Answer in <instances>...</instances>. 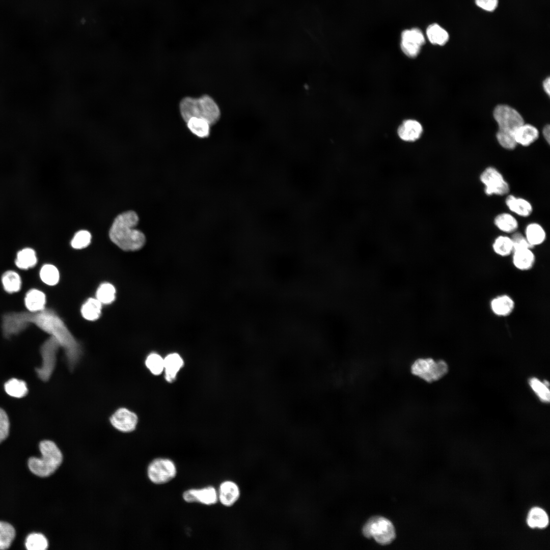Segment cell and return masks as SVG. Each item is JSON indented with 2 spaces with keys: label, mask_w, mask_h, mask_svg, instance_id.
I'll list each match as a JSON object with an SVG mask.
<instances>
[{
  "label": "cell",
  "mask_w": 550,
  "mask_h": 550,
  "mask_svg": "<svg viewBox=\"0 0 550 550\" xmlns=\"http://www.w3.org/2000/svg\"><path fill=\"white\" fill-rule=\"evenodd\" d=\"M505 204L510 211L520 217H528L533 211V206L528 200L513 195H508Z\"/></svg>",
  "instance_id": "obj_15"
},
{
  "label": "cell",
  "mask_w": 550,
  "mask_h": 550,
  "mask_svg": "<svg viewBox=\"0 0 550 550\" xmlns=\"http://www.w3.org/2000/svg\"><path fill=\"white\" fill-rule=\"evenodd\" d=\"M426 35L429 41L433 44L445 45L448 41V33L438 24L434 23L428 26Z\"/></svg>",
  "instance_id": "obj_27"
},
{
  "label": "cell",
  "mask_w": 550,
  "mask_h": 550,
  "mask_svg": "<svg viewBox=\"0 0 550 550\" xmlns=\"http://www.w3.org/2000/svg\"><path fill=\"white\" fill-rule=\"evenodd\" d=\"M524 235L533 248L543 244L546 238V233L544 228L536 222L530 223L526 226Z\"/></svg>",
  "instance_id": "obj_19"
},
{
  "label": "cell",
  "mask_w": 550,
  "mask_h": 550,
  "mask_svg": "<svg viewBox=\"0 0 550 550\" xmlns=\"http://www.w3.org/2000/svg\"><path fill=\"white\" fill-rule=\"evenodd\" d=\"M39 449L41 457H31L28 461V466L35 475L41 477H48L52 474L61 464L63 455L56 444L49 440L41 442Z\"/></svg>",
  "instance_id": "obj_5"
},
{
  "label": "cell",
  "mask_w": 550,
  "mask_h": 550,
  "mask_svg": "<svg viewBox=\"0 0 550 550\" xmlns=\"http://www.w3.org/2000/svg\"><path fill=\"white\" fill-rule=\"evenodd\" d=\"M539 136V131L534 126L524 123L517 130L515 140L517 144L527 147L533 143Z\"/></svg>",
  "instance_id": "obj_21"
},
{
  "label": "cell",
  "mask_w": 550,
  "mask_h": 550,
  "mask_svg": "<svg viewBox=\"0 0 550 550\" xmlns=\"http://www.w3.org/2000/svg\"><path fill=\"white\" fill-rule=\"evenodd\" d=\"M448 371L447 364L443 360L435 361L431 358H420L411 366L413 374L428 382L437 381Z\"/></svg>",
  "instance_id": "obj_6"
},
{
  "label": "cell",
  "mask_w": 550,
  "mask_h": 550,
  "mask_svg": "<svg viewBox=\"0 0 550 550\" xmlns=\"http://www.w3.org/2000/svg\"><path fill=\"white\" fill-rule=\"evenodd\" d=\"M398 135L400 139L406 142L418 140L423 132L421 124L416 120L404 121L398 129Z\"/></svg>",
  "instance_id": "obj_17"
},
{
  "label": "cell",
  "mask_w": 550,
  "mask_h": 550,
  "mask_svg": "<svg viewBox=\"0 0 550 550\" xmlns=\"http://www.w3.org/2000/svg\"><path fill=\"white\" fill-rule=\"evenodd\" d=\"M493 223L500 231L505 233L512 234L517 231L519 226L516 217L508 212H502L497 215Z\"/></svg>",
  "instance_id": "obj_22"
},
{
  "label": "cell",
  "mask_w": 550,
  "mask_h": 550,
  "mask_svg": "<svg viewBox=\"0 0 550 550\" xmlns=\"http://www.w3.org/2000/svg\"><path fill=\"white\" fill-rule=\"evenodd\" d=\"M493 117L499 126L497 139L500 145L507 150H513L517 146L515 134L524 123L520 114L507 105H499L493 111Z\"/></svg>",
  "instance_id": "obj_3"
},
{
  "label": "cell",
  "mask_w": 550,
  "mask_h": 550,
  "mask_svg": "<svg viewBox=\"0 0 550 550\" xmlns=\"http://www.w3.org/2000/svg\"><path fill=\"white\" fill-rule=\"evenodd\" d=\"M218 500L226 507L233 506L239 499L240 490L234 481L226 480L219 485L217 491Z\"/></svg>",
  "instance_id": "obj_14"
},
{
  "label": "cell",
  "mask_w": 550,
  "mask_h": 550,
  "mask_svg": "<svg viewBox=\"0 0 550 550\" xmlns=\"http://www.w3.org/2000/svg\"><path fill=\"white\" fill-rule=\"evenodd\" d=\"M4 388L6 392L10 396L15 398H21L28 393V390L26 383L17 378H11L7 381Z\"/></svg>",
  "instance_id": "obj_29"
},
{
  "label": "cell",
  "mask_w": 550,
  "mask_h": 550,
  "mask_svg": "<svg viewBox=\"0 0 550 550\" xmlns=\"http://www.w3.org/2000/svg\"><path fill=\"white\" fill-rule=\"evenodd\" d=\"M177 468L174 461L168 458H157L149 464L147 475L149 480L156 484H166L176 476Z\"/></svg>",
  "instance_id": "obj_9"
},
{
  "label": "cell",
  "mask_w": 550,
  "mask_h": 550,
  "mask_svg": "<svg viewBox=\"0 0 550 550\" xmlns=\"http://www.w3.org/2000/svg\"><path fill=\"white\" fill-rule=\"evenodd\" d=\"M91 240V235L87 230L77 232L71 241L72 247L75 249H81L88 246Z\"/></svg>",
  "instance_id": "obj_38"
},
{
  "label": "cell",
  "mask_w": 550,
  "mask_h": 550,
  "mask_svg": "<svg viewBox=\"0 0 550 550\" xmlns=\"http://www.w3.org/2000/svg\"><path fill=\"white\" fill-rule=\"evenodd\" d=\"M40 277L45 284L50 286L55 285L59 281V272L54 265L45 264L40 269Z\"/></svg>",
  "instance_id": "obj_34"
},
{
  "label": "cell",
  "mask_w": 550,
  "mask_h": 550,
  "mask_svg": "<svg viewBox=\"0 0 550 550\" xmlns=\"http://www.w3.org/2000/svg\"><path fill=\"white\" fill-rule=\"evenodd\" d=\"M37 262L35 251L31 248H26L20 250L17 254L15 261L16 266L22 269H28L34 267Z\"/></svg>",
  "instance_id": "obj_24"
},
{
  "label": "cell",
  "mask_w": 550,
  "mask_h": 550,
  "mask_svg": "<svg viewBox=\"0 0 550 550\" xmlns=\"http://www.w3.org/2000/svg\"><path fill=\"white\" fill-rule=\"evenodd\" d=\"M145 364L151 373L154 375L160 374L164 369L163 359L155 353H151L147 356Z\"/></svg>",
  "instance_id": "obj_37"
},
{
  "label": "cell",
  "mask_w": 550,
  "mask_h": 550,
  "mask_svg": "<svg viewBox=\"0 0 550 550\" xmlns=\"http://www.w3.org/2000/svg\"><path fill=\"white\" fill-rule=\"evenodd\" d=\"M26 308L32 313H36L44 310L46 296L41 291L32 289L28 291L24 297Z\"/></svg>",
  "instance_id": "obj_20"
},
{
  "label": "cell",
  "mask_w": 550,
  "mask_h": 550,
  "mask_svg": "<svg viewBox=\"0 0 550 550\" xmlns=\"http://www.w3.org/2000/svg\"><path fill=\"white\" fill-rule=\"evenodd\" d=\"M529 383L531 389L542 402L545 403L549 402V383L547 380L542 382L537 378L532 377L529 379Z\"/></svg>",
  "instance_id": "obj_32"
},
{
  "label": "cell",
  "mask_w": 550,
  "mask_h": 550,
  "mask_svg": "<svg viewBox=\"0 0 550 550\" xmlns=\"http://www.w3.org/2000/svg\"><path fill=\"white\" fill-rule=\"evenodd\" d=\"M492 248L495 254L503 257L512 255L514 251L511 237L506 235L497 237L492 244Z\"/></svg>",
  "instance_id": "obj_25"
},
{
  "label": "cell",
  "mask_w": 550,
  "mask_h": 550,
  "mask_svg": "<svg viewBox=\"0 0 550 550\" xmlns=\"http://www.w3.org/2000/svg\"><path fill=\"white\" fill-rule=\"evenodd\" d=\"M139 222L137 214L128 211L118 215L109 232V236L116 245L125 251L141 249L146 242L145 235L134 229Z\"/></svg>",
  "instance_id": "obj_2"
},
{
  "label": "cell",
  "mask_w": 550,
  "mask_h": 550,
  "mask_svg": "<svg viewBox=\"0 0 550 550\" xmlns=\"http://www.w3.org/2000/svg\"><path fill=\"white\" fill-rule=\"evenodd\" d=\"M116 289L110 283H104L98 288L96 298L103 304H111L115 299Z\"/></svg>",
  "instance_id": "obj_35"
},
{
  "label": "cell",
  "mask_w": 550,
  "mask_h": 550,
  "mask_svg": "<svg viewBox=\"0 0 550 550\" xmlns=\"http://www.w3.org/2000/svg\"><path fill=\"white\" fill-rule=\"evenodd\" d=\"M58 342L50 337L42 345L40 349L42 359L40 367L36 369L38 377L43 381L50 378L56 366L57 353L60 347Z\"/></svg>",
  "instance_id": "obj_10"
},
{
  "label": "cell",
  "mask_w": 550,
  "mask_h": 550,
  "mask_svg": "<svg viewBox=\"0 0 550 550\" xmlns=\"http://www.w3.org/2000/svg\"><path fill=\"white\" fill-rule=\"evenodd\" d=\"M180 110L183 120L187 122L192 117L206 121L210 125L219 119V109L215 101L208 95L199 98L186 97L180 103Z\"/></svg>",
  "instance_id": "obj_4"
},
{
  "label": "cell",
  "mask_w": 550,
  "mask_h": 550,
  "mask_svg": "<svg viewBox=\"0 0 550 550\" xmlns=\"http://www.w3.org/2000/svg\"><path fill=\"white\" fill-rule=\"evenodd\" d=\"M532 249L526 248L515 250L512 254L514 266L520 271H527L535 265L536 257Z\"/></svg>",
  "instance_id": "obj_16"
},
{
  "label": "cell",
  "mask_w": 550,
  "mask_h": 550,
  "mask_svg": "<svg viewBox=\"0 0 550 550\" xmlns=\"http://www.w3.org/2000/svg\"><path fill=\"white\" fill-rule=\"evenodd\" d=\"M511 238L512 241L514 251L522 249L533 248L528 242L525 235L519 232L516 231L513 233Z\"/></svg>",
  "instance_id": "obj_40"
},
{
  "label": "cell",
  "mask_w": 550,
  "mask_h": 550,
  "mask_svg": "<svg viewBox=\"0 0 550 550\" xmlns=\"http://www.w3.org/2000/svg\"><path fill=\"white\" fill-rule=\"evenodd\" d=\"M187 126L190 131L200 138H206L209 134L210 125L201 118L192 117L187 122Z\"/></svg>",
  "instance_id": "obj_31"
},
{
  "label": "cell",
  "mask_w": 550,
  "mask_h": 550,
  "mask_svg": "<svg viewBox=\"0 0 550 550\" xmlns=\"http://www.w3.org/2000/svg\"><path fill=\"white\" fill-rule=\"evenodd\" d=\"M2 283L5 290L9 293L17 292L21 286V280L18 273L13 270H8L2 276Z\"/></svg>",
  "instance_id": "obj_28"
},
{
  "label": "cell",
  "mask_w": 550,
  "mask_h": 550,
  "mask_svg": "<svg viewBox=\"0 0 550 550\" xmlns=\"http://www.w3.org/2000/svg\"><path fill=\"white\" fill-rule=\"evenodd\" d=\"M367 538H373L379 544L387 545L395 538V531L393 524L388 519L376 516L370 518L362 530Z\"/></svg>",
  "instance_id": "obj_7"
},
{
  "label": "cell",
  "mask_w": 550,
  "mask_h": 550,
  "mask_svg": "<svg viewBox=\"0 0 550 550\" xmlns=\"http://www.w3.org/2000/svg\"><path fill=\"white\" fill-rule=\"evenodd\" d=\"M479 179L484 186V193L487 196H504L510 191L508 182L494 167L486 168L481 173Z\"/></svg>",
  "instance_id": "obj_8"
},
{
  "label": "cell",
  "mask_w": 550,
  "mask_h": 550,
  "mask_svg": "<svg viewBox=\"0 0 550 550\" xmlns=\"http://www.w3.org/2000/svg\"><path fill=\"white\" fill-rule=\"evenodd\" d=\"M543 87L545 92L549 95L550 93V80L549 77L545 78L543 81Z\"/></svg>",
  "instance_id": "obj_43"
},
{
  "label": "cell",
  "mask_w": 550,
  "mask_h": 550,
  "mask_svg": "<svg viewBox=\"0 0 550 550\" xmlns=\"http://www.w3.org/2000/svg\"><path fill=\"white\" fill-rule=\"evenodd\" d=\"M10 423L6 411L0 407V443L8 437L9 433Z\"/></svg>",
  "instance_id": "obj_39"
},
{
  "label": "cell",
  "mask_w": 550,
  "mask_h": 550,
  "mask_svg": "<svg viewBox=\"0 0 550 550\" xmlns=\"http://www.w3.org/2000/svg\"><path fill=\"white\" fill-rule=\"evenodd\" d=\"M528 525L531 528H543L548 523L546 513L541 508L534 507L529 512L527 518Z\"/></svg>",
  "instance_id": "obj_30"
},
{
  "label": "cell",
  "mask_w": 550,
  "mask_h": 550,
  "mask_svg": "<svg viewBox=\"0 0 550 550\" xmlns=\"http://www.w3.org/2000/svg\"><path fill=\"white\" fill-rule=\"evenodd\" d=\"M476 4L487 11H493L498 6V0H475Z\"/></svg>",
  "instance_id": "obj_41"
},
{
  "label": "cell",
  "mask_w": 550,
  "mask_h": 550,
  "mask_svg": "<svg viewBox=\"0 0 550 550\" xmlns=\"http://www.w3.org/2000/svg\"><path fill=\"white\" fill-rule=\"evenodd\" d=\"M163 361L165 378L168 381L172 382L176 378L177 372L183 366V361L181 356L176 353L168 355Z\"/></svg>",
  "instance_id": "obj_23"
},
{
  "label": "cell",
  "mask_w": 550,
  "mask_h": 550,
  "mask_svg": "<svg viewBox=\"0 0 550 550\" xmlns=\"http://www.w3.org/2000/svg\"><path fill=\"white\" fill-rule=\"evenodd\" d=\"M25 545L28 550H45L48 546L47 539L40 533L30 534L26 539Z\"/></svg>",
  "instance_id": "obj_36"
},
{
  "label": "cell",
  "mask_w": 550,
  "mask_h": 550,
  "mask_svg": "<svg viewBox=\"0 0 550 550\" xmlns=\"http://www.w3.org/2000/svg\"><path fill=\"white\" fill-rule=\"evenodd\" d=\"M543 134L544 139L549 144L550 141V126L549 125L545 126L543 128Z\"/></svg>",
  "instance_id": "obj_42"
},
{
  "label": "cell",
  "mask_w": 550,
  "mask_h": 550,
  "mask_svg": "<svg viewBox=\"0 0 550 550\" xmlns=\"http://www.w3.org/2000/svg\"><path fill=\"white\" fill-rule=\"evenodd\" d=\"M490 307L494 315L505 317L513 312L515 302L509 295L503 294L493 298L490 301Z\"/></svg>",
  "instance_id": "obj_18"
},
{
  "label": "cell",
  "mask_w": 550,
  "mask_h": 550,
  "mask_svg": "<svg viewBox=\"0 0 550 550\" xmlns=\"http://www.w3.org/2000/svg\"><path fill=\"white\" fill-rule=\"evenodd\" d=\"M101 305L97 298H89L82 306V316L85 319L90 321L98 319L101 313Z\"/></svg>",
  "instance_id": "obj_26"
},
{
  "label": "cell",
  "mask_w": 550,
  "mask_h": 550,
  "mask_svg": "<svg viewBox=\"0 0 550 550\" xmlns=\"http://www.w3.org/2000/svg\"><path fill=\"white\" fill-rule=\"evenodd\" d=\"M182 498L187 503H199L206 505H214L218 501L217 491L212 486L186 490L183 493Z\"/></svg>",
  "instance_id": "obj_12"
},
{
  "label": "cell",
  "mask_w": 550,
  "mask_h": 550,
  "mask_svg": "<svg viewBox=\"0 0 550 550\" xmlns=\"http://www.w3.org/2000/svg\"><path fill=\"white\" fill-rule=\"evenodd\" d=\"M36 313L27 314L28 323H35L58 342L64 350L69 368L73 369L81 354L78 343L63 321L52 311L43 310Z\"/></svg>",
  "instance_id": "obj_1"
},
{
  "label": "cell",
  "mask_w": 550,
  "mask_h": 550,
  "mask_svg": "<svg viewBox=\"0 0 550 550\" xmlns=\"http://www.w3.org/2000/svg\"><path fill=\"white\" fill-rule=\"evenodd\" d=\"M425 39L422 31L417 28L406 30L401 34L400 47L403 53L409 58H415L420 53Z\"/></svg>",
  "instance_id": "obj_11"
},
{
  "label": "cell",
  "mask_w": 550,
  "mask_h": 550,
  "mask_svg": "<svg viewBox=\"0 0 550 550\" xmlns=\"http://www.w3.org/2000/svg\"><path fill=\"white\" fill-rule=\"evenodd\" d=\"M138 420L136 414L125 408H119L110 418L112 425L117 430L124 432L134 430Z\"/></svg>",
  "instance_id": "obj_13"
},
{
  "label": "cell",
  "mask_w": 550,
  "mask_h": 550,
  "mask_svg": "<svg viewBox=\"0 0 550 550\" xmlns=\"http://www.w3.org/2000/svg\"><path fill=\"white\" fill-rule=\"evenodd\" d=\"M15 536V530L10 524L0 521V549L8 548Z\"/></svg>",
  "instance_id": "obj_33"
}]
</instances>
